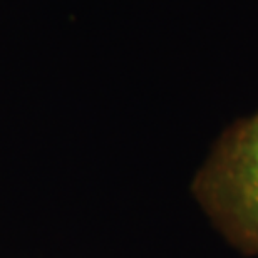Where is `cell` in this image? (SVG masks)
Masks as SVG:
<instances>
[{"label": "cell", "instance_id": "obj_1", "mask_svg": "<svg viewBox=\"0 0 258 258\" xmlns=\"http://www.w3.org/2000/svg\"><path fill=\"white\" fill-rule=\"evenodd\" d=\"M193 195L230 245L258 256V111L218 139Z\"/></svg>", "mask_w": 258, "mask_h": 258}]
</instances>
